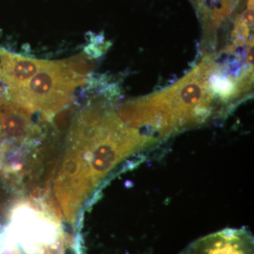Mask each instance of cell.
I'll list each match as a JSON object with an SVG mask.
<instances>
[{
  "instance_id": "277c9868",
  "label": "cell",
  "mask_w": 254,
  "mask_h": 254,
  "mask_svg": "<svg viewBox=\"0 0 254 254\" xmlns=\"http://www.w3.org/2000/svg\"><path fill=\"white\" fill-rule=\"evenodd\" d=\"M65 67L77 86L86 84L88 74L95 66V63L87 55L81 54L63 60Z\"/></svg>"
},
{
  "instance_id": "3957f363",
  "label": "cell",
  "mask_w": 254,
  "mask_h": 254,
  "mask_svg": "<svg viewBox=\"0 0 254 254\" xmlns=\"http://www.w3.org/2000/svg\"><path fill=\"white\" fill-rule=\"evenodd\" d=\"M52 63L11 54L0 48V80L8 90L19 88Z\"/></svg>"
},
{
  "instance_id": "6da1fadb",
  "label": "cell",
  "mask_w": 254,
  "mask_h": 254,
  "mask_svg": "<svg viewBox=\"0 0 254 254\" xmlns=\"http://www.w3.org/2000/svg\"><path fill=\"white\" fill-rule=\"evenodd\" d=\"M77 86L63 60L53 61L24 86L8 90V94L30 113L40 111L48 117L69 103Z\"/></svg>"
},
{
  "instance_id": "7a4b0ae2",
  "label": "cell",
  "mask_w": 254,
  "mask_h": 254,
  "mask_svg": "<svg viewBox=\"0 0 254 254\" xmlns=\"http://www.w3.org/2000/svg\"><path fill=\"white\" fill-rule=\"evenodd\" d=\"M253 235L245 227L226 228L198 239L180 254H254Z\"/></svg>"
}]
</instances>
